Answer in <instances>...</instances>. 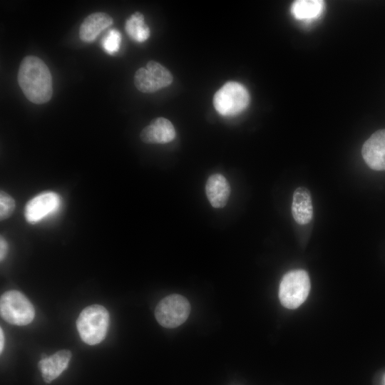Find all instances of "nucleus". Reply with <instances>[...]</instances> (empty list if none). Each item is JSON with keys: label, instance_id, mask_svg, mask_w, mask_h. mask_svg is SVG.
Instances as JSON below:
<instances>
[{"label": "nucleus", "instance_id": "f257e3e1", "mask_svg": "<svg viewBox=\"0 0 385 385\" xmlns=\"http://www.w3.org/2000/svg\"><path fill=\"white\" fill-rule=\"evenodd\" d=\"M18 83L24 96L34 103H46L52 96L51 72L38 57L27 56L23 58L19 69Z\"/></svg>", "mask_w": 385, "mask_h": 385}, {"label": "nucleus", "instance_id": "f03ea898", "mask_svg": "<svg viewBox=\"0 0 385 385\" xmlns=\"http://www.w3.org/2000/svg\"><path fill=\"white\" fill-rule=\"evenodd\" d=\"M109 322L108 310L101 305L93 304L86 307L80 313L76 327L83 342L95 345L105 339Z\"/></svg>", "mask_w": 385, "mask_h": 385}, {"label": "nucleus", "instance_id": "7ed1b4c3", "mask_svg": "<svg viewBox=\"0 0 385 385\" xmlns=\"http://www.w3.org/2000/svg\"><path fill=\"white\" fill-rule=\"evenodd\" d=\"M310 279L304 270H294L286 273L279 284V299L284 307L294 309L299 307L308 297Z\"/></svg>", "mask_w": 385, "mask_h": 385}, {"label": "nucleus", "instance_id": "20e7f679", "mask_svg": "<svg viewBox=\"0 0 385 385\" xmlns=\"http://www.w3.org/2000/svg\"><path fill=\"white\" fill-rule=\"evenodd\" d=\"M250 95L240 83H225L214 95L213 105L222 115L231 116L242 112L249 105Z\"/></svg>", "mask_w": 385, "mask_h": 385}, {"label": "nucleus", "instance_id": "39448f33", "mask_svg": "<svg viewBox=\"0 0 385 385\" xmlns=\"http://www.w3.org/2000/svg\"><path fill=\"white\" fill-rule=\"evenodd\" d=\"M1 317L11 324L23 326L31 323L35 316L34 306L21 292H5L0 299Z\"/></svg>", "mask_w": 385, "mask_h": 385}, {"label": "nucleus", "instance_id": "423d86ee", "mask_svg": "<svg viewBox=\"0 0 385 385\" xmlns=\"http://www.w3.org/2000/svg\"><path fill=\"white\" fill-rule=\"evenodd\" d=\"M190 304L183 296L173 294L163 298L156 306L155 316L158 322L165 328H175L188 319Z\"/></svg>", "mask_w": 385, "mask_h": 385}, {"label": "nucleus", "instance_id": "0eeeda50", "mask_svg": "<svg viewBox=\"0 0 385 385\" xmlns=\"http://www.w3.org/2000/svg\"><path fill=\"white\" fill-rule=\"evenodd\" d=\"M173 81L170 72L160 63L150 61L145 68L138 69L134 76V84L143 93H154L169 86Z\"/></svg>", "mask_w": 385, "mask_h": 385}, {"label": "nucleus", "instance_id": "6e6552de", "mask_svg": "<svg viewBox=\"0 0 385 385\" xmlns=\"http://www.w3.org/2000/svg\"><path fill=\"white\" fill-rule=\"evenodd\" d=\"M61 202V197L56 192H41L26 203L24 209L25 218L31 224L39 222L56 212L60 207Z\"/></svg>", "mask_w": 385, "mask_h": 385}, {"label": "nucleus", "instance_id": "1a4fd4ad", "mask_svg": "<svg viewBox=\"0 0 385 385\" xmlns=\"http://www.w3.org/2000/svg\"><path fill=\"white\" fill-rule=\"evenodd\" d=\"M361 154L366 163L375 170H385V129L374 133L364 143Z\"/></svg>", "mask_w": 385, "mask_h": 385}, {"label": "nucleus", "instance_id": "9d476101", "mask_svg": "<svg viewBox=\"0 0 385 385\" xmlns=\"http://www.w3.org/2000/svg\"><path fill=\"white\" fill-rule=\"evenodd\" d=\"M176 135L172 123L163 117L153 119L145 127L140 135V139L145 143H168Z\"/></svg>", "mask_w": 385, "mask_h": 385}, {"label": "nucleus", "instance_id": "9b49d317", "mask_svg": "<svg viewBox=\"0 0 385 385\" xmlns=\"http://www.w3.org/2000/svg\"><path fill=\"white\" fill-rule=\"evenodd\" d=\"M71 359L69 350H60L48 357L41 359L38 364L46 383H51L66 370Z\"/></svg>", "mask_w": 385, "mask_h": 385}, {"label": "nucleus", "instance_id": "f8f14e48", "mask_svg": "<svg viewBox=\"0 0 385 385\" xmlns=\"http://www.w3.org/2000/svg\"><path fill=\"white\" fill-rule=\"evenodd\" d=\"M205 192L211 205L215 208H222L227 204L230 187L222 175L213 174L207 180Z\"/></svg>", "mask_w": 385, "mask_h": 385}, {"label": "nucleus", "instance_id": "ddd939ff", "mask_svg": "<svg viewBox=\"0 0 385 385\" xmlns=\"http://www.w3.org/2000/svg\"><path fill=\"white\" fill-rule=\"evenodd\" d=\"M113 24V19L108 14L96 12L88 15L79 29L80 38L85 42L94 41L98 35Z\"/></svg>", "mask_w": 385, "mask_h": 385}, {"label": "nucleus", "instance_id": "4468645a", "mask_svg": "<svg viewBox=\"0 0 385 385\" xmlns=\"http://www.w3.org/2000/svg\"><path fill=\"white\" fill-rule=\"evenodd\" d=\"M292 216L299 225L309 223L313 217V207L309 191L303 187L295 190L292 205Z\"/></svg>", "mask_w": 385, "mask_h": 385}, {"label": "nucleus", "instance_id": "2eb2a0df", "mask_svg": "<svg viewBox=\"0 0 385 385\" xmlns=\"http://www.w3.org/2000/svg\"><path fill=\"white\" fill-rule=\"evenodd\" d=\"M324 3L320 0L295 1L291 6L292 15L299 20L311 21L322 13Z\"/></svg>", "mask_w": 385, "mask_h": 385}, {"label": "nucleus", "instance_id": "dca6fc26", "mask_svg": "<svg viewBox=\"0 0 385 385\" xmlns=\"http://www.w3.org/2000/svg\"><path fill=\"white\" fill-rule=\"evenodd\" d=\"M125 29L128 35L138 43L145 41L150 36V29L144 21V16L138 11L126 20Z\"/></svg>", "mask_w": 385, "mask_h": 385}, {"label": "nucleus", "instance_id": "f3484780", "mask_svg": "<svg viewBox=\"0 0 385 385\" xmlns=\"http://www.w3.org/2000/svg\"><path fill=\"white\" fill-rule=\"evenodd\" d=\"M121 40V34L119 31L113 29L110 30L103 37L101 45L107 53L113 55L118 51Z\"/></svg>", "mask_w": 385, "mask_h": 385}, {"label": "nucleus", "instance_id": "a211bd4d", "mask_svg": "<svg viewBox=\"0 0 385 385\" xmlns=\"http://www.w3.org/2000/svg\"><path fill=\"white\" fill-rule=\"evenodd\" d=\"M16 204L14 198L1 190L0 192V219L4 220L9 217L15 210Z\"/></svg>", "mask_w": 385, "mask_h": 385}, {"label": "nucleus", "instance_id": "6ab92c4d", "mask_svg": "<svg viewBox=\"0 0 385 385\" xmlns=\"http://www.w3.org/2000/svg\"><path fill=\"white\" fill-rule=\"evenodd\" d=\"M8 251L7 242L3 237L0 238V260L2 261L6 255Z\"/></svg>", "mask_w": 385, "mask_h": 385}, {"label": "nucleus", "instance_id": "aec40b11", "mask_svg": "<svg viewBox=\"0 0 385 385\" xmlns=\"http://www.w3.org/2000/svg\"><path fill=\"white\" fill-rule=\"evenodd\" d=\"M4 344V335L3 329L1 328L0 329V351L1 352H2L3 351Z\"/></svg>", "mask_w": 385, "mask_h": 385}, {"label": "nucleus", "instance_id": "412c9836", "mask_svg": "<svg viewBox=\"0 0 385 385\" xmlns=\"http://www.w3.org/2000/svg\"><path fill=\"white\" fill-rule=\"evenodd\" d=\"M382 385H385V373L383 376V378H382Z\"/></svg>", "mask_w": 385, "mask_h": 385}]
</instances>
